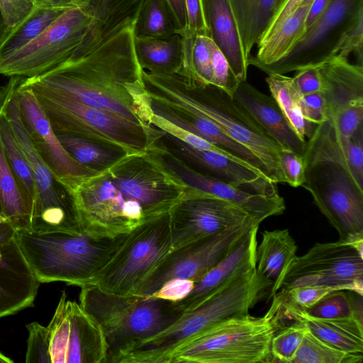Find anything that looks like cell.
<instances>
[{
  "instance_id": "59",
  "label": "cell",
  "mask_w": 363,
  "mask_h": 363,
  "mask_svg": "<svg viewBox=\"0 0 363 363\" xmlns=\"http://www.w3.org/2000/svg\"><path fill=\"white\" fill-rule=\"evenodd\" d=\"M13 361L3 354L0 353V363H11Z\"/></svg>"
},
{
  "instance_id": "32",
  "label": "cell",
  "mask_w": 363,
  "mask_h": 363,
  "mask_svg": "<svg viewBox=\"0 0 363 363\" xmlns=\"http://www.w3.org/2000/svg\"><path fill=\"white\" fill-rule=\"evenodd\" d=\"M68 9L34 3L31 11L23 21L12 28H6L0 43V59L12 54L35 39Z\"/></svg>"
},
{
  "instance_id": "26",
  "label": "cell",
  "mask_w": 363,
  "mask_h": 363,
  "mask_svg": "<svg viewBox=\"0 0 363 363\" xmlns=\"http://www.w3.org/2000/svg\"><path fill=\"white\" fill-rule=\"evenodd\" d=\"M208 36L227 59L240 82L247 80L246 59L238 26L228 0H201Z\"/></svg>"
},
{
  "instance_id": "5",
  "label": "cell",
  "mask_w": 363,
  "mask_h": 363,
  "mask_svg": "<svg viewBox=\"0 0 363 363\" xmlns=\"http://www.w3.org/2000/svg\"><path fill=\"white\" fill-rule=\"evenodd\" d=\"M272 282L256 268L237 278L172 325L118 354L111 363H167L180 345L232 318L249 314Z\"/></svg>"
},
{
  "instance_id": "35",
  "label": "cell",
  "mask_w": 363,
  "mask_h": 363,
  "mask_svg": "<svg viewBox=\"0 0 363 363\" xmlns=\"http://www.w3.org/2000/svg\"><path fill=\"white\" fill-rule=\"evenodd\" d=\"M0 142L11 169L33 203L34 208L38 198V191L33 169L9 119L1 107Z\"/></svg>"
},
{
  "instance_id": "49",
  "label": "cell",
  "mask_w": 363,
  "mask_h": 363,
  "mask_svg": "<svg viewBox=\"0 0 363 363\" xmlns=\"http://www.w3.org/2000/svg\"><path fill=\"white\" fill-rule=\"evenodd\" d=\"M345 159L355 179L363 186V125L347 142Z\"/></svg>"
},
{
  "instance_id": "54",
  "label": "cell",
  "mask_w": 363,
  "mask_h": 363,
  "mask_svg": "<svg viewBox=\"0 0 363 363\" xmlns=\"http://www.w3.org/2000/svg\"><path fill=\"white\" fill-rule=\"evenodd\" d=\"M305 0H284L274 13L257 45L269 39Z\"/></svg>"
},
{
  "instance_id": "47",
  "label": "cell",
  "mask_w": 363,
  "mask_h": 363,
  "mask_svg": "<svg viewBox=\"0 0 363 363\" xmlns=\"http://www.w3.org/2000/svg\"><path fill=\"white\" fill-rule=\"evenodd\" d=\"M279 165L285 183L293 187L302 186L305 180L303 156L289 149H281Z\"/></svg>"
},
{
  "instance_id": "19",
  "label": "cell",
  "mask_w": 363,
  "mask_h": 363,
  "mask_svg": "<svg viewBox=\"0 0 363 363\" xmlns=\"http://www.w3.org/2000/svg\"><path fill=\"white\" fill-rule=\"evenodd\" d=\"M154 150L165 167L185 185L233 202L260 223L282 214L286 209L284 199L279 195L266 196L247 192L196 170L166 147L157 145Z\"/></svg>"
},
{
  "instance_id": "18",
  "label": "cell",
  "mask_w": 363,
  "mask_h": 363,
  "mask_svg": "<svg viewBox=\"0 0 363 363\" xmlns=\"http://www.w3.org/2000/svg\"><path fill=\"white\" fill-rule=\"evenodd\" d=\"M18 77L16 86L22 122L36 152L67 190L80 178L97 172L76 161L62 146L33 91Z\"/></svg>"
},
{
  "instance_id": "33",
  "label": "cell",
  "mask_w": 363,
  "mask_h": 363,
  "mask_svg": "<svg viewBox=\"0 0 363 363\" xmlns=\"http://www.w3.org/2000/svg\"><path fill=\"white\" fill-rule=\"evenodd\" d=\"M136 53L143 69L172 72L182 64L183 39L176 33L163 38H135Z\"/></svg>"
},
{
  "instance_id": "6",
  "label": "cell",
  "mask_w": 363,
  "mask_h": 363,
  "mask_svg": "<svg viewBox=\"0 0 363 363\" xmlns=\"http://www.w3.org/2000/svg\"><path fill=\"white\" fill-rule=\"evenodd\" d=\"M122 235L97 238L84 233L17 231L21 251L40 284L64 281L79 287L90 284Z\"/></svg>"
},
{
  "instance_id": "16",
  "label": "cell",
  "mask_w": 363,
  "mask_h": 363,
  "mask_svg": "<svg viewBox=\"0 0 363 363\" xmlns=\"http://www.w3.org/2000/svg\"><path fill=\"white\" fill-rule=\"evenodd\" d=\"M363 12V0H330L323 14L281 60L259 69L267 75L319 67L334 56L344 32Z\"/></svg>"
},
{
  "instance_id": "24",
  "label": "cell",
  "mask_w": 363,
  "mask_h": 363,
  "mask_svg": "<svg viewBox=\"0 0 363 363\" xmlns=\"http://www.w3.org/2000/svg\"><path fill=\"white\" fill-rule=\"evenodd\" d=\"M233 98L281 148L303 155L306 141L296 133L272 96L245 81L240 82Z\"/></svg>"
},
{
  "instance_id": "43",
  "label": "cell",
  "mask_w": 363,
  "mask_h": 363,
  "mask_svg": "<svg viewBox=\"0 0 363 363\" xmlns=\"http://www.w3.org/2000/svg\"><path fill=\"white\" fill-rule=\"evenodd\" d=\"M151 123L161 130L163 133L169 134L172 137L189 145L190 146L201 150L213 151L220 153L236 161L245 163L230 155L228 152L218 146L209 143L202 138L169 122L162 116L152 113ZM247 164V163H245Z\"/></svg>"
},
{
  "instance_id": "10",
  "label": "cell",
  "mask_w": 363,
  "mask_h": 363,
  "mask_svg": "<svg viewBox=\"0 0 363 363\" xmlns=\"http://www.w3.org/2000/svg\"><path fill=\"white\" fill-rule=\"evenodd\" d=\"M173 250L169 214L121 236L104 265L88 285L115 295H138Z\"/></svg>"
},
{
  "instance_id": "40",
  "label": "cell",
  "mask_w": 363,
  "mask_h": 363,
  "mask_svg": "<svg viewBox=\"0 0 363 363\" xmlns=\"http://www.w3.org/2000/svg\"><path fill=\"white\" fill-rule=\"evenodd\" d=\"M307 330L303 323L294 321L276 333L270 348L273 362L292 363Z\"/></svg>"
},
{
  "instance_id": "11",
  "label": "cell",
  "mask_w": 363,
  "mask_h": 363,
  "mask_svg": "<svg viewBox=\"0 0 363 363\" xmlns=\"http://www.w3.org/2000/svg\"><path fill=\"white\" fill-rule=\"evenodd\" d=\"M18 79L11 77L0 86V107L33 169L38 198L33 211L31 232L82 233L72 196L36 152L22 122L16 96Z\"/></svg>"
},
{
  "instance_id": "28",
  "label": "cell",
  "mask_w": 363,
  "mask_h": 363,
  "mask_svg": "<svg viewBox=\"0 0 363 363\" xmlns=\"http://www.w3.org/2000/svg\"><path fill=\"white\" fill-rule=\"evenodd\" d=\"M297 245L287 229L264 230L256 250V269L272 282L269 298L279 291Z\"/></svg>"
},
{
  "instance_id": "3",
  "label": "cell",
  "mask_w": 363,
  "mask_h": 363,
  "mask_svg": "<svg viewBox=\"0 0 363 363\" xmlns=\"http://www.w3.org/2000/svg\"><path fill=\"white\" fill-rule=\"evenodd\" d=\"M143 79L150 102L210 121L252 152L264 166L271 181L285 183L279 165L282 148L226 92L178 71L143 69Z\"/></svg>"
},
{
  "instance_id": "57",
  "label": "cell",
  "mask_w": 363,
  "mask_h": 363,
  "mask_svg": "<svg viewBox=\"0 0 363 363\" xmlns=\"http://www.w3.org/2000/svg\"><path fill=\"white\" fill-rule=\"evenodd\" d=\"M34 3L52 5L64 8H74L83 6H91L90 0H33Z\"/></svg>"
},
{
  "instance_id": "36",
  "label": "cell",
  "mask_w": 363,
  "mask_h": 363,
  "mask_svg": "<svg viewBox=\"0 0 363 363\" xmlns=\"http://www.w3.org/2000/svg\"><path fill=\"white\" fill-rule=\"evenodd\" d=\"M64 149L81 164L99 171L122 156L124 152L91 140L67 133H56Z\"/></svg>"
},
{
  "instance_id": "53",
  "label": "cell",
  "mask_w": 363,
  "mask_h": 363,
  "mask_svg": "<svg viewBox=\"0 0 363 363\" xmlns=\"http://www.w3.org/2000/svg\"><path fill=\"white\" fill-rule=\"evenodd\" d=\"M186 12V31L192 35H208L201 0H184Z\"/></svg>"
},
{
  "instance_id": "44",
  "label": "cell",
  "mask_w": 363,
  "mask_h": 363,
  "mask_svg": "<svg viewBox=\"0 0 363 363\" xmlns=\"http://www.w3.org/2000/svg\"><path fill=\"white\" fill-rule=\"evenodd\" d=\"M189 52L196 79L201 84L213 85V73L211 56L203 35L193 37Z\"/></svg>"
},
{
  "instance_id": "17",
  "label": "cell",
  "mask_w": 363,
  "mask_h": 363,
  "mask_svg": "<svg viewBox=\"0 0 363 363\" xmlns=\"http://www.w3.org/2000/svg\"><path fill=\"white\" fill-rule=\"evenodd\" d=\"M259 224L255 220L250 221L172 250L138 295L151 296L172 279L197 282L227 255L249 229Z\"/></svg>"
},
{
  "instance_id": "2",
  "label": "cell",
  "mask_w": 363,
  "mask_h": 363,
  "mask_svg": "<svg viewBox=\"0 0 363 363\" xmlns=\"http://www.w3.org/2000/svg\"><path fill=\"white\" fill-rule=\"evenodd\" d=\"M188 189L152 149L124 153L67 191L82 233L114 238L169 214Z\"/></svg>"
},
{
  "instance_id": "45",
  "label": "cell",
  "mask_w": 363,
  "mask_h": 363,
  "mask_svg": "<svg viewBox=\"0 0 363 363\" xmlns=\"http://www.w3.org/2000/svg\"><path fill=\"white\" fill-rule=\"evenodd\" d=\"M26 327L29 336L26 362L51 363L48 328L36 322L30 323Z\"/></svg>"
},
{
  "instance_id": "22",
  "label": "cell",
  "mask_w": 363,
  "mask_h": 363,
  "mask_svg": "<svg viewBox=\"0 0 363 363\" xmlns=\"http://www.w3.org/2000/svg\"><path fill=\"white\" fill-rule=\"evenodd\" d=\"M255 225L236 242L227 255L195 283L182 301L172 303L181 313L189 311L242 275L256 268L257 233Z\"/></svg>"
},
{
  "instance_id": "1",
  "label": "cell",
  "mask_w": 363,
  "mask_h": 363,
  "mask_svg": "<svg viewBox=\"0 0 363 363\" xmlns=\"http://www.w3.org/2000/svg\"><path fill=\"white\" fill-rule=\"evenodd\" d=\"M137 16L108 27L96 21L63 61L26 82L152 128V112L135 47Z\"/></svg>"
},
{
  "instance_id": "41",
  "label": "cell",
  "mask_w": 363,
  "mask_h": 363,
  "mask_svg": "<svg viewBox=\"0 0 363 363\" xmlns=\"http://www.w3.org/2000/svg\"><path fill=\"white\" fill-rule=\"evenodd\" d=\"M145 0H97L92 6L96 22L108 28L129 16H138Z\"/></svg>"
},
{
  "instance_id": "34",
  "label": "cell",
  "mask_w": 363,
  "mask_h": 363,
  "mask_svg": "<svg viewBox=\"0 0 363 363\" xmlns=\"http://www.w3.org/2000/svg\"><path fill=\"white\" fill-rule=\"evenodd\" d=\"M272 97L274 99L287 121L303 141L313 133L316 124L307 121L303 116L298 105V93L292 77L281 74H270L266 78Z\"/></svg>"
},
{
  "instance_id": "30",
  "label": "cell",
  "mask_w": 363,
  "mask_h": 363,
  "mask_svg": "<svg viewBox=\"0 0 363 363\" xmlns=\"http://www.w3.org/2000/svg\"><path fill=\"white\" fill-rule=\"evenodd\" d=\"M248 60L274 13L284 0H228Z\"/></svg>"
},
{
  "instance_id": "60",
  "label": "cell",
  "mask_w": 363,
  "mask_h": 363,
  "mask_svg": "<svg viewBox=\"0 0 363 363\" xmlns=\"http://www.w3.org/2000/svg\"><path fill=\"white\" fill-rule=\"evenodd\" d=\"M97 0H90L91 8L95 4Z\"/></svg>"
},
{
  "instance_id": "38",
  "label": "cell",
  "mask_w": 363,
  "mask_h": 363,
  "mask_svg": "<svg viewBox=\"0 0 363 363\" xmlns=\"http://www.w3.org/2000/svg\"><path fill=\"white\" fill-rule=\"evenodd\" d=\"M363 354L346 352L314 335L308 329L292 363H360Z\"/></svg>"
},
{
  "instance_id": "21",
  "label": "cell",
  "mask_w": 363,
  "mask_h": 363,
  "mask_svg": "<svg viewBox=\"0 0 363 363\" xmlns=\"http://www.w3.org/2000/svg\"><path fill=\"white\" fill-rule=\"evenodd\" d=\"M164 135L174 144V154L187 160L196 170L252 194L279 195L277 184L260 170L220 153L196 149L169 134L164 133Z\"/></svg>"
},
{
  "instance_id": "37",
  "label": "cell",
  "mask_w": 363,
  "mask_h": 363,
  "mask_svg": "<svg viewBox=\"0 0 363 363\" xmlns=\"http://www.w3.org/2000/svg\"><path fill=\"white\" fill-rule=\"evenodd\" d=\"M178 27L165 0H145L140 9L135 38H163L176 33Z\"/></svg>"
},
{
  "instance_id": "31",
  "label": "cell",
  "mask_w": 363,
  "mask_h": 363,
  "mask_svg": "<svg viewBox=\"0 0 363 363\" xmlns=\"http://www.w3.org/2000/svg\"><path fill=\"white\" fill-rule=\"evenodd\" d=\"M0 211L16 231L31 232L33 204L11 169L1 142Z\"/></svg>"
},
{
  "instance_id": "52",
  "label": "cell",
  "mask_w": 363,
  "mask_h": 363,
  "mask_svg": "<svg viewBox=\"0 0 363 363\" xmlns=\"http://www.w3.org/2000/svg\"><path fill=\"white\" fill-rule=\"evenodd\" d=\"M195 283L187 279H172L162 285L152 296L177 303L184 299L193 290Z\"/></svg>"
},
{
  "instance_id": "48",
  "label": "cell",
  "mask_w": 363,
  "mask_h": 363,
  "mask_svg": "<svg viewBox=\"0 0 363 363\" xmlns=\"http://www.w3.org/2000/svg\"><path fill=\"white\" fill-rule=\"evenodd\" d=\"M298 105L303 118L316 125L327 121L325 101L322 91L298 96Z\"/></svg>"
},
{
  "instance_id": "39",
  "label": "cell",
  "mask_w": 363,
  "mask_h": 363,
  "mask_svg": "<svg viewBox=\"0 0 363 363\" xmlns=\"http://www.w3.org/2000/svg\"><path fill=\"white\" fill-rule=\"evenodd\" d=\"M354 294L347 293L345 290L335 291L304 311L318 318L353 317L362 322V295Z\"/></svg>"
},
{
  "instance_id": "61",
  "label": "cell",
  "mask_w": 363,
  "mask_h": 363,
  "mask_svg": "<svg viewBox=\"0 0 363 363\" xmlns=\"http://www.w3.org/2000/svg\"><path fill=\"white\" fill-rule=\"evenodd\" d=\"M31 1H33V0H31Z\"/></svg>"
},
{
  "instance_id": "12",
  "label": "cell",
  "mask_w": 363,
  "mask_h": 363,
  "mask_svg": "<svg viewBox=\"0 0 363 363\" xmlns=\"http://www.w3.org/2000/svg\"><path fill=\"white\" fill-rule=\"evenodd\" d=\"M94 21L91 6L67 10L35 39L0 59V74L30 78L49 71L67 57Z\"/></svg>"
},
{
  "instance_id": "46",
  "label": "cell",
  "mask_w": 363,
  "mask_h": 363,
  "mask_svg": "<svg viewBox=\"0 0 363 363\" xmlns=\"http://www.w3.org/2000/svg\"><path fill=\"white\" fill-rule=\"evenodd\" d=\"M362 42L363 12L342 35L335 48L334 56L347 59L350 54L354 52L358 58L357 64L362 66Z\"/></svg>"
},
{
  "instance_id": "56",
  "label": "cell",
  "mask_w": 363,
  "mask_h": 363,
  "mask_svg": "<svg viewBox=\"0 0 363 363\" xmlns=\"http://www.w3.org/2000/svg\"><path fill=\"white\" fill-rule=\"evenodd\" d=\"M330 0H313L308 10L306 20V29L311 26L325 11Z\"/></svg>"
},
{
  "instance_id": "20",
  "label": "cell",
  "mask_w": 363,
  "mask_h": 363,
  "mask_svg": "<svg viewBox=\"0 0 363 363\" xmlns=\"http://www.w3.org/2000/svg\"><path fill=\"white\" fill-rule=\"evenodd\" d=\"M40 283L19 245L9 220L0 223V318L33 305Z\"/></svg>"
},
{
  "instance_id": "13",
  "label": "cell",
  "mask_w": 363,
  "mask_h": 363,
  "mask_svg": "<svg viewBox=\"0 0 363 363\" xmlns=\"http://www.w3.org/2000/svg\"><path fill=\"white\" fill-rule=\"evenodd\" d=\"M310 286L363 295V256L340 240L315 243L304 255H296L280 289Z\"/></svg>"
},
{
  "instance_id": "51",
  "label": "cell",
  "mask_w": 363,
  "mask_h": 363,
  "mask_svg": "<svg viewBox=\"0 0 363 363\" xmlns=\"http://www.w3.org/2000/svg\"><path fill=\"white\" fill-rule=\"evenodd\" d=\"M294 86L300 95L320 91L323 87L319 67H311L296 71L292 77Z\"/></svg>"
},
{
  "instance_id": "14",
  "label": "cell",
  "mask_w": 363,
  "mask_h": 363,
  "mask_svg": "<svg viewBox=\"0 0 363 363\" xmlns=\"http://www.w3.org/2000/svg\"><path fill=\"white\" fill-rule=\"evenodd\" d=\"M47 328L51 363H107L108 346L101 326L65 291Z\"/></svg>"
},
{
  "instance_id": "55",
  "label": "cell",
  "mask_w": 363,
  "mask_h": 363,
  "mask_svg": "<svg viewBox=\"0 0 363 363\" xmlns=\"http://www.w3.org/2000/svg\"><path fill=\"white\" fill-rule=\"evenodd\" d=\"M176 21L178 30L180 33L186 28V12L184 0H165Z\"/></svg>"
},
{
  "instance_id": "23",
  "label": "cell",
  "mask_w": 363,
  "mask_h": 363,
  "mask_svg": "<svg viewBox=\"0 0 363 363\" xmlns=\"http://www.w3.org/2000/svg\"><path fill=\"white\" fill-rule=\"evenodd\" d=\"M327 121L345 111L363 106V66L333 56L319 66Z\"/></svg>"
},
{
  "instance_id": "58",
  "label": "cell",
  "mask_w": 363,
  "mask_h": 363,
  "mask_svg": "<svg viewBox=\"0 0 363 363\" xmlns=\"http://www.w3.org/2000/svg\"><path fill=\"white\" fill-rule=\"evenodd\" d=\"M6 29V26L4 23V18L1 13V11L0 9V43L4 35V31Z\"/></svg>"
},
{
  "instance_id": "29",
  "label": "cell",
  "mask_w": 363,
  "mask_h": 363,
  "mask_svg": "<svg viewBox=\"0 0 363 363\" xmlns=\"http://www.w3.org/2000/svg\"><path fill=\"white\" fill-rule=\"evenodd\" d=\"M313 0H305L265 42L257 45V52L248 58V65L258 69L287 55L304 34L306 20Z\"/></svg>"
},
{
  "instance_id": "27",
  "label": "cell",
  "mask_w": 363,
  "mask_h": 363,
  "mask_svg": "<svg viewBox=\"0 0 363 363\" xmlns=\"http://www.w3.org/2000/svg\"><path fill=\"white\" fill-rule=\"evenodd\" d=\"M150 105L153 113L218 146L234 158L260 170L267 177L264 166L252 152L229 138L210 121L152 102H150Z\"/></svg>"
},
{
  "instance_id": "62",
  "label": "cell",
  "mask_w": 363,
  "mask_h": 363,
  "mask_svg": "<svg viewBox=\"0 0 363 363\" xmlns=\"http://www.w3.org/2000/svg\"><path fill=\"white\" fill-rule=\"evenodd\" d=\"M1 212V211H0Z\"/></svg>"
},
{
  "instance_id": "8",
  "label": "cell",
  "mask_w": 363,
  "mask_h": 363,
  "mask_svg": "<svg viewBox=\"0 0 363 363\" xmlns=\"http://www.w3.org/2000/svg\"><path fill=\"white\" fill-rule=\"evenodd\" d=\"M55 133L78 135L125 153L148 151L164 133L149 128L114 113L91 107L49 92L26 82Z\"/></svg>"
},
{
  "instance_id": "7",
  "label": "cell",
  "mask_w": 363,
  "mask_h": 363,
  "mask_svg": "<svg viewBox=\"0 0 363 363\" xmlns=\"http://www.w3.org/2000/svg\"><path fill=\"white\" fill-rule=\"evenodd\" d=\"M80 288L79 304L106 337L107 363L133 345L163 330L182 315L172 302L155 296L115 295L94 285Z\"/></svg>"
},
{
  "instance_id": "15",
  "label": "cell",
  "mask_w": 363,
  "mask_h": 363,
  "mask_svg": "<svg viewBox=\"0 0 363 363\" xmlns=\"http://www.w3.org/2000/svg\"><path fill=\"white\" fill-rule=\"evenodd\" d=\"M173 250L255 220L235 203L189 186L169 213Z\"/></svg>"
},
{
  "instance_id": "25",
  "label": "cell",
  "mask_w": 363,
  "mask_h": 363,
  "mask_svg": "<svg viewBox=\"0 0 363 363\" xmlns=\"http://www.w3.org/2000/svg\"><path fill=\"white\" fill-rule=\"evenodd\" d=\"M268 312L278 328L284 319L298 321L328 345L348 353L363 354V325L355 318H318L294 308L270 307Z\"/></svg>"
},
{
  "instance_id": "42",
  "label": "cell",
  "mask_w": 363,
  "mask_h": 363,
  "mask_svg": "<svg viewBox=\"0 0 363 363\" xmlns=\"http://www.w3.org/2000/svg\"><path fill=\"white\" fill-rule=\"evenodd\" d=\"M208 49L213 73V85L233 96L240 81L236 77L223 53L208 35H203Z\"/></svg>"
},
{
  "instance_id": "50",
  "label": "cell",
  "mask_w": 363,
  "mask_h": 363,
  "mask_svg": "<svg viewBox=\"0 0 363 363\" xmlns=\"http://www.w3.org/2000/svg\"><path fill=\"white\" fill-rule=\"evenodd\" d=\"M33 5L31 0H0V9L6 28H12L23 21L31 11Z\"/></svg>"
},
{
  "instance_id": "4",
  "label": "cell",
  "mask_w": 363,
  "mask_h": 363,
  "mask_svg": "<svg viewBox=\"0 0 363 363\" xmlns=\"http://www.w3.org/2000/svg\"><path fill=\"white\" fill-rule=\"evenodd\" d=\"M345 154V145L317 125L303 155L302 186L335 228L338 240L351 245L363 240V186L351 172Z\"/></svg>"
},
{
  "instance_id": "9",
  "label": "cell",
  "mask_w": 363,
  "mask_h": 363,
  "mask_svg": "<svg viewBox=\"0 0 363 363\" xmlns=\"http://www.w3.org/2000/svg\"><path fill=\"white\" fill-rule=\"evenodd\" d=\"M277 329L268 313L232 318L178 347L167 363L273 362L270 348Z\"/></svg>"
}]
</instances>
